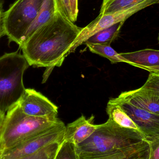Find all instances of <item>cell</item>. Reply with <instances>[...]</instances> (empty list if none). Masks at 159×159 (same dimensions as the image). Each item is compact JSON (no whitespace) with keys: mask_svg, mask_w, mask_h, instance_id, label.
<instances>
[{"mask_svg":"<svg viewBox=\"0 0 159 159\" xmlns=\"http://www.w3.org/2000/svg\"><path fill=\"white\" fill-rule=\"evenodd\" d=\"M125 21H120L111 27L101 30L88 38L84 44H102L110 45L117 38Z\"/></svg>","mask_w":159,"mask_h":159,"instance_id":"15","label":"cell"},{"mask_svg":"<svg viewBox=\"0 0 159 159\" xmlns=\"http://www.w3.org/2000/svg\"><path fill=\"white\" fill-rule=\"evenodd\" d=\"M75 146L64 141L57 156V159L72 158L77 159L75 153Z\"/></svg>","mask_w":159,"mask_h":159,"instance_id":"19","label":"cell"},{"mask_svg":"<svg viewBox=\"0 0 159 159\" xmlns=\"http://www.w3.org/2000/svg\"><path fill=\"white\" fill-rule=\"evenodd\" d=\"M58 9L72 21V15L70 0H55ZM73 22V21H72Z\"/></svg>","mask_w":159,"mask_h":159,"instance_id":"20","label":"cell"},{"mask_svg":"<svg viewBox=\"0 0 159 159\" xmlns=\"http://www.w3.org/2000/svg\"><path fill=\"white\" fill-rule=\"evenodd\" d=\"M57 9V7L55 0H44L38 16L25 35L23 44L34 32L45 24L54 16Z\"/></svg>","mask_w":159,"mask_h":159,"instance_id":"14","label":"cell"},{"mask_svg":"<svg viewBox=\"0 0 159 159\" xmlns=\"http://www.w3.org/2000/svg\"><path fill=\"white\" fill-rule=\"evenodd\" d=\"M44 0H17L2 15L4 34L22 46L25 35L38 16Z\"/></svg>","mask_w":159,"mask_h":159,"instance_id":"5","label":"cell"},{"mask_svg":"<svg viewBox=\"0 0 159 159\" xmlns=\"http://www.w3.org/2000/svg\"><path fill=\"white\" fill-rule=\"evenodd\" d=\"M17 51L0 57V112L5 114L18 104L25 91L23 77L30 66Z\"/></svg>","mask_w":159,"mask_h":159,"instance_id":"4","label":"cell"},{"mask_svg":"<svg viewBox=\"0 0 159 159\" xmlns=\"http://www.w3.org/2000/svg\"><path fill=\"white\" fill-rule=\"evenodd\" d=\"M5 114H2L0 112V135H1V130H2V126L3 122L4 119Z\"/></svg>","mask_w":159,"mask_h":159,"instance_id":"24","label":"cell"},{"mask_svg":"<svg viewBox=\"0 0 159 159\" xmlns=\"http://www.w3.org/2000/svg\"><path fill=\"white\" fill-rule=\"evenodd\" d=\"M71 9L72 15V21L75 22L77 20L78 12V0H70Z\"/></svg>","mask_w":159,"mask_h":159,"instance_id":"23","label":"cell"},{"mask_svg":"<svg viewBox=\"0 0 159 159\" xmlns=\"http://www.w3.org/2000/svg\"><path fill=\"white\" fill-rule=\"evenodd\" d=\"M143 87L159 91V74L150 73Z\"/></svg>","mask_w":159,"mask_h":159,"instance_id":"21","label":"cell"},{"mask_svg":"<svg viewBox=\"0 0 159 159\" xmlns=\"http://www.w3.org/2000/svg\"><path fill=\"white\" fill-rule=\"evenodd\" d=\"M66 126L61 120L56 125L5 150L0 159H27L48 144L64 140Z\"/></svg>","mask_w":159,"mask_h":159,"instance_id":"6","label":"cell"},{"mask_svg":"<svg viewBox=\"0 0 159 159\" xmlns=\"http://www.w3.org/2000/svg\"><path fill=\"white\" fill-rule=\"evenodd\" d=\"M106 112L109 117L108 120L118 126L140 131L139 128L133 120L118 104L114 101L113 99L109 100L107 103Z\"/></svg>","mask_w":159,"mask_h":159,"instance_id":"13","label":"cell"},{"mask_svg":"<svg viewBox=\"0 0 159 159\" xmlns=\"http://www.w3.org/2000/svg\"><path fill=\"white\" fill-rule=\"evenodd\" d=\"M94 117L86 119L84 115L66 126L64 141L78 145L90 137L97 129L94 124Z\"/></svg>","mask_w":159,"mask_h":159,"instance_id":"11","label":"cell"},{"mask_svg":"<svg viewBox=\"0 0 159 159\" xmlns=\"http://www.w3.org/2000/svg\"><path fill=\"white\" fill-rule=\"evenodd\" d=\"M89 50L93 53L98 54L108 59L112 63L123 62L127 63V61L120 53H117L110 45L102 44H85Z\"/></svg>","mask_w":159,"mask_h":159,"instance_id":"16","label":"cell"},{"mask_svg":"<svg viewBox=\"0 0 159 159\" xmlns=\"http://www.w3.org/2000/svg\"><path fill=\"white\" fill-rule=\"evenodd\" d=\"M18 104L28 115L48 119H57V106L35 90L26 89Z\"/></svg>","mask_w":159,"mask_h":159,"instance_id":"9","label":"cell"},{"mask_svg":"<svg viewBox=\"0 0 159 159\" xmlns=\"http://www.w3.org/2000/svg\"><path fill=\"white\" fill-rule=\"evenodd\" d=\"M120 54L128 64L159 74V50L147 49Z\"/></svg>","mask_w":159,"mask_h":159,"instance_id":"12","label":"cell"},{"mask_svg":"<svg viewBox=\"0 0 159 159\" xmlns=\"http://www.w3.org/2000/svg\"><path fill=\"white\" fill-rule=\"evenodd\" d=\"M80 28L58 9L54 16L24 43L20 49L30 66L53 69L70 54Z\"/></svg>","mask_w":159,"mask_h":159,"instance_id":"1","label":"cell"},{"mask_svg":"<svg viewBox=\"0 0 159 159\" xmlns=\"http://www.w3.org/2000/svg\"><path fill=\"white\" fill-rule=\"evenodd\" d=\"M146 0H103L100 14L105 15L123 11L135 6Z\"/></svg>","mask_w":159,"mask_h":159,"instance_id":"17","label":"cell"},{"mask_svg":"<svg viewBox=\"0 0 159 159\" xmlns=\"http://www.w3.org/2000/svg\"><path fill=\"white\" fill-rule=\"evenodd\" d=\"M150 155L149 159H159V140L149 143Z\"/></svg>","mask_w":159,"mask_h":159,"instance_id":"22","label":"cell"},{"mask_svg":"<svg viewBox=\"0 0 159 159\" xmlns=\"http://www.w3.org/2000/svg\"><path fill=\"white\" fill-rule=\"evenodd\" d=\"M60 121L58 118L48 119L28 115L17 104L5 115L0 135V155Z\"/></svg>","mask_w":159,"mask_h":159,"instance_id":"3","label":"cell"},{"mask_svg":"<svg viewBox=\"0 0 159 159\" xmlns=\"http://www.w3.org/2000/svg\"><path fill=\"white\" fill-rule=\"evenodd\" d=\"M75 150L77 159H149L150 145L139 131L108 119Z\"/></svg>","mask_w":159,"mask_h":159,"instance_id":"2","label":"cell"},{"mask_svg":"<svg viewBox=\"0 0 159 159\" xmlns=\"http://www.w3.org/2000/svg\"><path fill=\"white\" fill-rule=\"evenodd\" d=\"M3 35H4V34L2 26V20H1V19L0 20V38H1Z\"/></svg>","mask_w":159,"mask_h":159,"instance_id":"26","label":"cell"},{"mask_svg":"<svg viewBox=\"0 0 159 159\" xmlns=\"http://www.w3.org/2000/svg\"><path fill=\"white\" fill-rule=\"evenodd\" d=\"M158 41L159 43V35H158Z\"/></svg>","mask_w":159,"mask_h":159,"instance_id":"27","label":"cell"},{"mask_svg":"<svg viewBox=\"0 0 159 159\" xmlns=\"http://www.w3.org/2000/svg\"><path fill=\"white\" fill-rule=\"evenodd\" d=\"M158 3H159V0H146L126 10L105 15L99 14L97 17L89 25L82 28L79 35L72 45L70 53L75 52L78 47L84 44L88 38L97 32L111 27L118 22L125 21L133 14L140 10L152 5Z\"/></svg>","mask_w":159,"mask_h":159,"instance_id":"7","label":"cell"},{"mask_svg":"<svg viewBox=\"0 0 159 159\" xmlns=\"http://www.w3.org/2000/svg\"><path fill=\"white\" fill-rule=\"evenodd\" d=\"M113 100L133 120L149 143L159 140V115L136 107L118 97Z\"/></svg>","mask_w":159,"mask_h":159,"instance_id":"8","label":"cell"},{"mask_svg":"<svg viewBox=\"0 0 159 159\" xmlns=\"http://www.w3.org/2000/svg\"><path fill=\"white\" fill-rule=\"evenodd\" d=\"M64 140L56 141L47 145L27 159H56Z\"/></svg>","mask_w":159,"mask_h":159,"instance_id":"18","label":"cell"},{"mask_svg":"<svg viewBox=\"0 0 159 159\" xmlns=\"http://www.w3.org/2000/svg\"><path fill=\"white\" fill-rule=\"evenodd\" d=\"M3 4L4 1L0 0V20L2 18V15L3 13Z\"/></svg>","mask_w":159,"mask_h":159,"instance_id":"25","label":"cell"},{"mask_svg":"<svg viewBox=\"0 0 159 159\" xmlns=\"http://www.w3.org/2000/svg\"><path fill=\"white\" fill-rule=\"evenodd\" d=\"M118 98L148 112L159 115V91L141 87L122 92Z\"/></svg>","mask_w":159,"mask_h":159,"instance_id":"10","label":"cell"}]
</instances>
